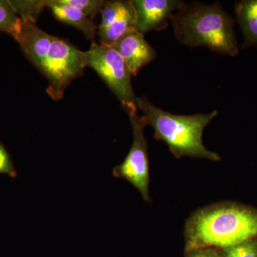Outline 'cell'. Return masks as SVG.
<instances>
[{
    "instance_id": "cell-15",
    "label": "cell",
    "mask_w": 257,
    "mask_h": 257,
    "mask_svg": "<svg viewBox=\"0 0 257 257\" xmlns=\"http://www.w3.org/2000/svg\"><path fill=\"white\" fill-rule=\"evenodd\" d=\"M215 249L219 257H257V236L234 246Z\"/></svg>"
},
{
    "instance_id": "cell-1",
    "label": "cell",
    "mask_w": 257,
    "mask_h": 257,
    "mask_svg": "<svg viewBox=\"0 0 257 257\" xmlns=\"http://www.w3.org/2000/svg\"><path fill=\"white\" fill-rule=\"evenodd\" d=\"M184 231L187 252L234 246L257 236V209L234 202L210 204L189 216Z\"/></svg>"
},
{
    "instance_id": "cell-18",
    "label": "cell",
    "mask_w": 257,
    "mask_h": 257,
    "mask_svg": "<svg viewBox=\"0 0 257 257\" xmlns=\"http://www.w3.org/2000/svg\"><path fill=\"white\" fill-rule=\"evenodd\" d=\"M0 172L11 174V175L13 172L10 157L1 145H0Z\"/></svg>"
},
{
    "instance_id": "cell-5",
    "label": "cell",
    "mask_w": 257,
    "mask_h": 257,
    "mask_svg": "<svg viewBox=\"0 0 257 257\" xmlns=\"http://www.w3.org/2000/svg\"><path fill=\"white\" fill-rule=\"evenodd\" d=\"M85 52L60 37H54L42 72L49 80L46 92L53 100L62 99L64 91L87 67Z\"/></svg>"
},
{
    "instance_id": "cell-9",
    "label": "cell",
    "mask_w": 257,
    "mask_h": 257,
    "mask_svg": "<svg viewBox=\"0 0 257 257\" xmlns=\"http://www.w3.org/2000/svg\"><path fill=\"white\" fill-rule=\"evenodd\" d=\"M54 37L39 28L36 24L23 21L18 42L28 60L41 72Z\"/></svg>"
},
{
    "instance_id": "cell-19",
    "label": "cell",
    "mask_w": 257,
    "mask_h": 257,
    "mask_svg": "<svg viewBox=\"0 0 257 257\" xmlns=\"http://www.w3.org/2000/svg\"><path fill=\"white\" fill-rule=\"evenodd\" d=\"M187 253V257H219L214 248H199Z\"/></svg>"
},
{
    "instance_id": "cell-12",
    "label": "cell",
    "mask_w": 257,
    "mask_h": 257,
    "mask_svg": "<svg viewBox=\"0 0 257 257\" xmlns=\"http://www.w3.org/2000/svg\"><path fill=\"white\" fill-rule=\"evenodd\" d=\"M234 11L243 32L242 49L257 47V0L237 2Z\"/></svg>"
},
{
    "instance_id": "cell-11",
    "label": "cell",
    "mask_w": 257,
    "mask_h": 257,
    "mask_svg": "<svg viewBox=\"0 0 257 257\" xmlns=\"http://www.w3.org/2000/svg\"><path fill=\"white\" fill-rule=\"evenodd\" d=\"M47 6L57 20L77 28L89 40H94L96 34V25L79 10L64 4L61 0H48Z\"/></svg>"
},
{
    "instance_id": "cell-3",
    "label": "cell",
    "mask_w": 257,
    "mask_h": 257,
    "mask_svg": "<svg viewBox=\"0 0 257 257\" xmlns=\"http://www.w3.org/2000/svg\"><path fill=\"white\" fill-rule=\"evenodd\" d=\"M136 105L143 111L145 124L155 131V138L167 144L176 158L182 157L219 161L221 157L207 150L203 144L204 128L218 114L214 110L208 114L177 115L154 105L145 96L137 98Z\"/></svg>"
},
{
    "instance_id": "cell-6",
    "label": "cell",
    "mask_w": 257,
    "mask_h": 257,
    "mask_svg": "<svg viewBox=\"0 0 257 257\" xmlns=\"http://www.w3.org/2000/svg\"><path fill=\"white\" fill-rule=\"evenodd\" d=\"M136 104L125 109L128 115L133 133V143L124 162L113 170V175L124 179L133 184L143 197L144 200L150 202V164L148 149L144 130L145 121L138 112Z\"/></svg>"
},
{
    "instance_id": "cell-2",
    "label": "cell",
    "mask_w": 257,
    "mask_h": 257,
    "mask_svg": "<svg viewBox=\"0 0 257 257\" xmlns=\"http://www.w3.org/2000/svg\"><path fill=\"white\" fill-rule=\"evenodd\" d=\"M170 21L177 40L187 46H206L231 57L239 53L234 20L219 3H183Z\"/></svg>"
},
{
    "instance_id": "cell-10",
    "label": "cell",
    "mask_w": 257,
    "mask_h": 257,
    "mask_svg": "<svg viewBox=\"0 0 257 257\" xmlns=\"http://www.w3.org/2000/svg\"><path fill=\"white\" fill-rule=\"evenodd\" d=\"M138 15L133 1H123L122 7L113 23L102 31L98 32L100 44L114 45L130 30L137 29ZM138 30V29H137Z\"/></svg>"
},
{
    "instance_id": "cell-7",
    "label": "cell",
    "mask_w": 257,
    "mask_h": 257,
    "mask_svg": "<svg viewBox=\"0 0 257 257\" xmlns=\"http://www.w3.org/2000/svg\"><path fill=\"white\" fill-rule=\"evenodd\" d=\"M138 15L137 29L143 35L152 30H165L172 15L182 5L179 0H134Z\"/></svg>"
},
{
    "instance_id": "cell-17",
    "label": "cell",
    "mask_w": 257,
    "mask_h": 257,
    "mask_svg": "<svg viewBox=\"0 0 257 257\" xmlns=\"http://www.w3.org/2000/svg\"><path fill=\"white\" fill-rule=\"evenodd\" d=\"M123 1L106 2L104 8L101 10V20L98 27V32L102 31L107 28L114 21L119 14L122 7Z\"/></svg>"
},
{
    "instance_id": "cell-14",
    "label": "cell",
    "mask_w": 257,
    "mask_h": 257,
    "mask_svg": "<svg viewBox=\"0 0 257 257\" xmlns=\"http://www.w3.org/2000/svg\"><path fill=\"white\" fill-rule=\"evenodd\" d=\"M17 14L26 23H36L47 1H9Z\"/></svg>"
},
{
    "instance_id": "cell-16",
    "label": "cell",
    "mask_w": 257,
    "mask_h": 257,
    "mask_svg": "<svg viewBox=\"0 0 257 257\" xmlns=\"http://www.w3.org/2000/svg\"><path fill=\"white\" fill-rule=\"evenodd\" d=\"M64 4L79 10L89 19L101 13L106 1L102 0H61Z\"/></svg>"
},
{
    "instance_id": "cell-13",
    "label": "cell",
    "mask_w": 257,
    "mask_h": 257,
    "mask_svg": "<svg viewBox=\"0 0 257 257\" xmlns=\"http://www.w3.org/2000/svg\"><path fill=\"white\" fill-rule=\"evenodd\" d=\"M23 20L17 14L9 1L0 0V32L14 37L18 41Z\"/></svg>"
},
{
    "instance_id": "cell-8",
    "label": "cell",
    "mask_w": 257,
    "mask_h": 257,
    "mask_svg": "<svg viewBox=\"0 0 257 257\" xmlns=\"http://www.w3.org/2000/svg\"><path fill=\"white\" fill-rule=\"evenodd\" d=\"M111 46L119 52L133 76L157 57L156 51L137 29L130 30Z\"/></svg>"
},
{
    "instance_id": "cell-4",
    "label": "cell",
    "mask_w": 257,
    "mask_h": 257,
    "mask_svg": "<svg viewBox=\"0 0 257 257\" xmlns=\"http://www.w3.org/2000/svg\"><path fill=\"white\" fill-rule=\"evenodd\" d=\"M87 66L100 76L106 85L121 101L124 110L136 104L137 98L132 85V74L119 52L111 45L93 42L85 52Z\"/></svg>"
}]
</instances>
